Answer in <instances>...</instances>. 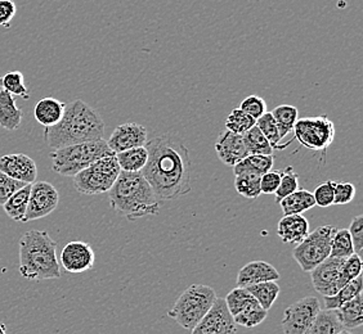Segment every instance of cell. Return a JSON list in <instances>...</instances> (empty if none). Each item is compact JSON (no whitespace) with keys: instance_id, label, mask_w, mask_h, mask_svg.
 Segmentation results:
<instances>
[{"instance_id":"30bf717a","label":"cell","mask_w":363,"mask_h":334,"mask_svg":"<svg viewBox=\"0 0 363 334\" xmlns=\"http://www.w3.org/2000/svg\"><path fill=\"white\" fill-rule=\"evenodd\" d=\"M321 311L320 299L308 296L287 307L281 321L285 334H306Z\"/></svg>"},{"instance_id":"d4e9b609","label":"cell","mask_w":363,"mask_h":334,"mask_svg":"<svg viewBox=\"0 0 363 334\" xmlns=\"http://www.w3.org/2000/svg\"><path fill=\"white\" fill-rule=\"evenodd\" d=\"M121 171L126 173H140L146 166L148 160V151L146 146H137L124 152L116 154Z\"/></svg>"},{"instance_id":"277c9868","label":"cell","mask_w":363,"mask_h":334,"mask_svg":"<svg viewBox=\"0 0 363 334\" xmlns=\"http://www.w3.org/2000/svg\"><path fill=\"white\" fill-rule=\"evenodd\" d=\"M20 274L31 282L61 278L57 243L44 230H28L18 243Z\"/></svg>"},{"instance_id":"603a6c76","label":"cell","mask_w":363,"mask_h":334,"mask_svg":"<svg viewBox=\"0 0 363 334\" xmlns=\"http://www.w3.org/2000/svg\"><path fill=\"white\" fill-rule=\"evenodd\" d=\"M30 190H31V184H26L25 187L14 192L13 195L9 197L7 202L3 205L4 212L7 214L9 219H12L17 223H23V219L28 211Z\"/></svg>"},{"instance_id":"7402d4cb","label":"cell","mask_w":363,"mask_h":334,"mask_svg":"<svg viewBox=\"0 0 363 334\" xmlns=\"http://www.w3.org/2000/svg\"><path fill=\"white\" fill-rule=\"evenodd\" d=\"M279 206L285 215H303L308 209H312L315 206L313 193L306 189H298L294 193L285 197Z\"/></svg>"},{"instance_id":"d6a6232c","label":"cell","mask_w":363,"mask_h":334,"mask_svg":"<svg viewBox=\"0 0 363 334\" xmlns=\"http://www.w3.org/2000/svg\"><path fill=\"white\" fill-rule=\"evenodd\" d=\"M249 154H273V148L257 126L242 134Z\"/></svg>"},{"instance_id":"f546056e","label":"cell","mask_w":363,"mask_h":334,"mask_svg":"<svg viewBox=\"0 0 363 334\" xmlns=\"http://www.w3.org/2000/svg\"><path fill=\"white\" fill-rule=\"evenodd\" d=\"M359 293H362V277H358V278L348 282L334 296L325 297V301H323L325 302V309L336 310V309L342 306V304H345V302H348L350 299H354L357 294H359Z\"/></svg>"},{"instance_id":"e0dca14e","label":"cell","mask_w":363,"mask_h":334,"mask_svg":"<svg viewBox=\"0 0 363 334\" xmlns=\"http://www.w3.org/2000/svg\"><path fill=\"white\" fill-rule=\"evenodd\" d=\"M216 151L218 159L227 166L233 167L249 156L242 135L235 134L227 129L218 137Z\"/></svg>"},{"instance_id":"9c48e42d","label":"cell","mask_w":363,"mask_h":334,"mask_svg":"<svg viewBox=\"0 0 363 334\" xmlns=\"http://www.w3.org/2000/svg\"><path fill=\"white\" fill-rule=\"evenodd\" d=\"M294 132V139L298 140L301 146L313 152H322L325 156L335 139V125L328 116L298 119Z\"/></svg>"},{"instance_id":"7a4b0ae2","label":"cell","mask_w":363,"mask_h":334,"mask_svg":"<svg viewBox=\"0 0 363 334\" xmlns=\"http://www.w3.org/2000/svg\"><path fill=\"white\" fill-rule=\"evenodd\" d=\"M105 122L96 110L77 99L66 105L62 119L55 126L45 127L44 139L52 149L85 142L104 139Z\"/></svg>"},{"instance_id":"60d3db41","label":"cell","mask_w":363,"mask_h":334,"mask_svg":"<svg viewBox=\"0 0 363 334\" xmlns=\"http://www.w3.org/2000/svg\"><path fill=\"white\" fill-rule=\"evenodd\" d=\"M238 108L247 113L249 116H252V119L258 120L267 112L266 100L259 96H249L245 98Z\"/></svg>"},{"instance_id":"2e32d148","label":"cell","mask_w":363,"mask_h":334,"mask_svg":"<svg viewBox=\"0 0 363 334\" xmlns=\"http://www.w3.org/2000/svg\"><path fill=\"white\" fill-rule=\"evenodd\" d=\"M0 171L25 184H33L38 176L35 161L23 154H6L0 157Z\"/></svg>"},{"instance_id":"7c38bea8","label":"cell","mask_w":363,"mask_h":334,"mask_svg":"<svg viewBox=\"0 0 363 334\" xmlns=\"http://www.w3.org/2000/svg\"><path fill=\"white\" fill-rule=\"evenodd\" d=\"M60 203L58 190L48 181H34L31 184L28 211L23 223L39 220L50 215Z\"/></svg>"},{"instance_id":"7bdbcfd3","label":"cell","mask_w":363,"mask_h":334,"mask_svg":"<svg viewBox=\"0 0 363 334\" xmlns=\"http://www.w3.org/2000/svg\"><path fill=\"white\" fill-rule=\"evenodd\" d=\"M362 258L361 255L358 253H353L348 258H344V263H342V275L344 278L347 279L348 282L353 280V279L361 277V272H362Z\"/></svg>"},{"instance_id":"9a60e30c","label":"cell","mask_w":363,"mask_h":334,"mask_svg":"<svg viewBox=\"0 0 363 334\" xmlns=\"http://www.w3.org/2000/svg\"><path fill=\"white\" fill-rule=\"evenodd\" d=\"M147 129L137 122H126L118 126L107 140V146L113 154L124 152L132 148L146 146Z\"/></svg>"},{"instance_id":"4fadbf2b","label":"cell","mask_w":363,"mask_h":334,"mask_svg":"<svg viewBox=\"0 0 363 334\" xmlns=\"http://www.w3.org/2000/svg\"><path fill=\"white\" fill-rule=\"evenodd\" d=\"M191 334H238V324L230 315L224 299L217 297L216 302Z\"/></svg>"},{"instance_id":"f35d334b","label":"cell","mask_w":363,"mask_h":334,"mask_svg":"<svg viewBox=\"0 0 363 334\" xmlns=\"http://www.w3.org/2000/svg\"><path fill=\"white\" fill-rule=\"evenodd\" d=\"M255 126L258 127L260 132H263V135L269 142V144H271L273 149H276L279 144V142H281V138H279V127L276 125V121L273 119L272 113L266 112L263 116H260L257 120Z\"/></svg>"},{"instance_id":"74e56055","label":"cell","mask_w":363,"mask_h":334,"mask_svg":"<svg viewBox=\"0 0 363 334\" xmlns=\"http://www.w3.org/2000/svg\"><path fill=\"white\" fill-rule=\"evenodd\" d=\"M298 189H299V175L295 173L293 166H287L282 171L279 188L276 190V193L273 195L276 197V202H281L285 197L291 195Z\"/></svg>"},{"instance_id":"d6986e66","label":"cell","mask_w":363,"mask_h":334,"mask_svg":"<svg viewBox=\"0 0 363 334\" xmlns=\"http://www.w3.org/2000/svg\"><path fill=\"white\" fill-rule=\"evenodd\" d=\"M309 234V221L303 215H285L277 225V236L284 243L299 244Z\"/></svg>"},{"instance_id":"b9f144b4","label":"cell","mask_w":363,"mask_h":334,"mask_svg":"<svg viewBox=\"0 0 363 334\" xmlns=\"http://www.w3.org/2000/svg\"><path fill=\"white\" fill-rule=\"evenodd\" d=\"M25 185H26L25 183L12 179L8 175L0 171V206H3L4 203L7 202L9 197L13 195L14 192H17L18 189H21Z\"/></svg>"},{"instance_id":"1f68e13d","label":"cell","mask_w":363,"mask_h":334,"mask_svg":"<svg viewBox=\"0 0 363 334\" xmlns=\"http://www.w3.org/2000/svg\"><path fill=\"white\" fill-rule=\"evenodd\" d=\"M267 315H268V311L260 306L258 301L255 299L252 304H250L249 306L244 309L241 313L235 315L233 319H235V323L240 326V327L252 329V328L258 327L263 321H266Z\"/></svg>"},{"instance_id":"f6af8a7d","label":"cell","mask_w":363,"mask_h":334,"mask_svg":"<svg viewBox=\"0 0 363 334\" xmlns=\"http://www.w3.org/2000/svg\"><path fill=\"white\" fill-rule=\"evenodd\" d=\"M281 170H269L260 176V193L271 195L276 193L281 181Z\"/></svg>"},{"instance_id":"484cf974","label":"cell","mask_w":363,"mask_h":334,"mask_svg":"<svg viewBox=\"0 0 363 334\" xmlns=\"http://www.w3.org/2000/svg\"><path fill=\"white\" fill-rule=\"evenodd\" d=\"M337 310L339 318L344 328H358L363 324L362 293L357 294L354 299L342 304Z\"/></svg>"},{"instance_id":"6da1fadb","label":"cell","mask_w":363,"mask_h":334,"mask_svg":"<svg viewBox=\"0 0 363 334\" xmlns=\"http://www.w3.org/2000/svg\"><path fill=\"white\" fill-rule=\"evenodd\" d=\"M148 160L140 171L160 201H170L191 192L192 163L179 138L164 134L147 143Z\"/></svg>"},{"instance_id":"8fae6325","label":"cell","mask_w":363,"mask_h":334,"mask_svg":"<svg viewBox=\"0 0 363 334\" xmlns=\"http://www.w3.org/2000/svg\"><path fill=\"white\" fill-rule=\"evenodd\" d=\"M342 263L344 258L330 256L323 263L317 265L312 272H309L315 292L320 293L323 297L334 296L348 283L342 275Z\"/></svg>"},{"instance_id":"4dcf8cb0","label":"cell","mask_w":363,"mask_h":334,"mask_svg":"<svg viewBox=\"0 0 363 334\" xmlns=\"http://www.w3.org/2000/svg\"><path fill=\"white\" fill-rule=\"evenodd\" d=\"M235 188L241 197L257 200L260 193V175L252 173H238L235 175Z\"/></svg>"},{"instance_id":"f1b7e54d","label":"cell","mask_w":363,"mask_h":334,"mask_svg":"<svg viewBox=\"0 0 363 334\" xmlns=\"http://www.w3.org/2000/svg\"><path fill=\"white\" fill-rule=\"evenodd\" d=\"M271 113L279 127V138L282 140L293 132L294 126L299 119V111L294 105H281L276 107Z\"/></svg>"},{"instance_id":"7dc6e473","label":"cell","mask_w":363,"mask_h":334,"mask_svg":"<svg viewBox=\"0 0 363 334\" xmlns=\"http://www.w3.org/2000/svg\"><path fill=\"white\" fill-rule=\"evenodd\" d=\"M16 13L17 7L13 0H0V26L9 28Z\"/></svg>"},{"instance_id":"44dd1931","label":"cell","mask_w":363,"mask_h":334,"mask_svg":"<svg viewBox=\"0 0 363 334\" xmlns=\"http://www.w3.org/2000/svg\"><path fill=\"white\" fill-rule=\"evenodd\" d=\"M22 116L23 113L16 105L13 96L0 86V126L6 130L14 132L20 129Z\"/></svg>"},{"instance_id":"836d02e7","label":"cell","mask_w":363,"mask_h":334,"mask_svg":"<svg viewBox=\"0 0 363 334\" xmlns=\"http://www.w3.org/2000/svg\"><path fill=\"white\" fill-rule=\"evenodd\" d=\"M0 86L13 97H21L23 99L30 98V93L25 85V77L20 71L7 72L0 79Z\"/></svg>"},{"instance_id":"5bb4252c","label":"cell","mask_w":363,"mask_h":334,"mask_svg":"<svg viewBox=\"0 0 363 334\" xmlns=\"http://www.w3.org/2000/svg\"><path fill=\"white\" fill-rule=\"evenodd\" d=\"M96 253L89 243L74 241L66 244L61 252V265L71 274L88 272L94 266Z\"/></svg>"},{"instance_id":"d590c367","label":"cell","mask_w":363,"mask_h":334,"mask_svg":"<svg viewBox=\"0 0 363 334\" xmlns=\"http://www.w3.org/2000/svg\"><path fill=\"white\" fill-rule=\"evenodd\" d=\"M224 301H225V305H227L228 310H230V315L235 316L238 313H241L250 304H252L255 299L252 297V293L249 292L246 288L238 287V288H235L233 291H230L227 294V297L224 299Z\"/></svg>"},{"instance_id":"cb8c5ba5","label":"cell","mask_w":363,"mask_h":334,"mask_svg":"<svg viewBox=\"0 0 363 334\" xmlns=\"http://www.w3.org/2000/svg\"><path fill=\"white\" fill-rule=\"evenodd\" d=\"M344 329L337 310H322L306 334H337Z\"/></svg>"},{"instance_id":"5b68a950","label":"cell","mask_w":363,"mask_h":334,"mask_svg":"<svg viewBox=\"0 0 363 334\" xmlns=\"http://www.w3.org/2000/svg\"><path fill=\"white\" fill-rule=\"evenodd\" d=\"M110 154H112V151L104 139L62 146L53 149L50 154L52 168L57 174L74 178L94 161Z\"/></svg>"},{"instance_id":"ffe728a7","label":"cell","mask_w":363,"mask_h":334,"mask_svg":"<svg viewBox=\"0 0 363 334\" xmlns=\"http://www.w3.org/2000/svg\"><path fill=\"white\" fill-rule=\"evenodd\" d=\"M65 108L66 105L56 98H44L36 103L34 116L40 125L50 127L58 124L60 120L62 119Z\"/></svg>"},{"instance_id":"ee69618b","label":"cell","mask_w":363,"mask_h":334,"mask_svg":"<svg viewBox=\"0 0 363 334\" xmlns=\"http://www.w3.org/2000/svg\"><path fill=\"white\" fill-rule=\"evenodd\" d=\"M356 197V187L352 183H335L334 205L344 206L352 202Z\"/></svg>"},{"instance_id":"8992f818","label":"cell","mask_w":363,"mask_h":334,"mask_svg":"<svg viewBox=\"0 0 363 334\" xmlns=\"http://www.w3.org/2000/svg\"><path fill=\"white\" fill-rule=\"evenodd\" d=\"M217 297V293L211 287L192 284L175 301L168 315L182 328L192 330L208 313Z\"/></svg>"},{"instance_id":"e575fe53","label":"cell","mask_w":363,"mask_h":334,"mask_svg":"<svg viewBox=\"0 0 363 334\" xmlns=\"http://www.w3.org/2000/svg\"><path fill=\"white\" fill-rule=\"evenodd\" d=\"M354 253V247L352 242L350 230L336 229L335 234L331 241V258H345Z\"/></svg>"},{"instance_id":"4316f807","label":"cell","mask_w":363,"mask_h":334,"mask_svg":"<svg viewBox=\"0 0 363 334\" xmlns=\"http://www.w3.org/2000/svg\"><path fill=\"white\" fill-rule=\"evenodd\" d=\"M274 159L273 154H249L244 160L240 161L238 165L233 166L235 175L238 173H252L262 176L267 171L272 170Z\"/></svg>"},{"instance_id":"bcb514c9","label":"cell","mask_w":363,"mask_h":334,"mask_svg":"<svg viewBox=\"0 0 363 334\" xmlns=\"http://www.w3.org/2000/svg\"><path fill=\"white\" fill-rule=\"evenodd\" d=\"M348 230H350V237H352L354 252L361 255L363 250V216H354Z\"/></svg>"},{"instance_id":"c3c4849f","label":"cell","mask_w":363,"mask_h":334,"mask_svg":"<svg viewBox=\"0 0 363 334\" xmlns=\"http://www.w3.org/2000/svg\"><path fill=\"white\" fill-rule=\"evenodd\" d=\"M7 328L4 324H0V334H7V330H6Z\"/></svg>"},{"instance_id":"52a82bcc","label":"cell","mask_w":363,"mask_h":334,"mask_svg":"<svg viewBox=\"0 0 363 334\" xmlns=\"http://www.w3.org/2000/svg\"><path fill=\"white\" fill-rule=\"evenodd\" d=\"M121 168L116 154H107L74 176V187L85 195H104L112 188Z\"/></svg>"},{"instance_id":"ac0fdd59","label":"cell","mask_w":363,"mask_h":334,"mask_svg":"<svg viewBox=\"0 0 363 334\" xmlns=\"http://www.w3.org/2000/svg\"><path fill=\"white\" fill-rule=\"evenodd\" d=\"M279 279L281 275L273 265L258 260V261H252L245 265L244 267H241V270L238 272L236 283L238 287L246 288V287L258 284L262 282H268V280L277 282Z\"/></svg>"},{"instance_id":"ab89813d","label":"cell","mask_w":363,"mask_h":334,"mask_svg":"<svg viewBox=\"0 0 363 334\" xmlns=\"http://www.w3.org/2000/svg\"><path fill=\"white\" fill-rule=\"evenodd\" d=\"M336 181L328 180L317 185L313 192L315 206L318 207H330L334 205V188Z\"/></svg>"},{"instance_id":"83f0119b","label":"cell","mask_w":363,"mask_h":334,"mask_svg":"<svg viewBox=\"0 0 363 334\" xmlns=\"http://www.w3.org/2000/svg\"><path fill=\"white\" fill-rule=\"evenodd\" d=\"M246 289L252 293V297L257 299L259 305L267 311L273 306V304L276 302V299H279V292H281V288L277 284V282H273V280L246 287Z\"/></svg>"},{"instance_id":"ba28073f","label":"cell","mask_w":363,"mask_h":334,"mask_svg":"<svg viewBox=\"0 0 363 334\" xmlns=\"http://www.w3.org/2000/svg\"><path fill=\"white\" fill-rule=\"evenodd\" d=\"M336 229L337 228L333 225L318 226L312 233L309 231V234L301 243L296 244L293 250V256L303 272H312L317 265L330 258L331 241Z\"/></svg>"},{"instance_id":"3957f363","label":"cell","mask_w":363,"mask_h":334,"mask_svg":"<svg viewBox=\"0 0 363 334\" xmlns=\"http://www.w3.org/2000/svg\"><path fill=\"white\" fill-rule=\"evenodd\" d=\"M108 195L111 209L130 221L160 212V200L142 173L121 171Z\"/></svg>"},{"instance_id":"8d00e7d4","label":"cell","mask_w":363,"mask_h":334,"mask_svg":"<svg viewBox=\"0 0 363 334\" xmlns=\"http://www.w3.org/2000/svg\"><path fill=\"white\" fill-rule=\"evenodd\" d=\"M255 122H257V120L252 119V116L245 113L242 110L235 108L225 119V129L235 132V134L242 135L247 130L254 127Z\"/></svg>"},{"instance_id":"681fc988","label":"cell","mask_w":363,"mask_h":334,"mask_svg":"<svg viewBox=\"0 0 363 334\" xmlns=\"http://www.w3.org/2000/svg\"><path fill=\"white\" fill-rule=\"evenodd\" d=\"M337 334H353V333H350V330H345V329H342V330H340V332H339V333Z\"/></svg>"}]
</instances>
